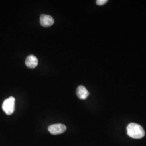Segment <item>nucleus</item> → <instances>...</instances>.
<instances>
[{"label": "nucleus", "mask_w": 146, "mask_h": 146, "mask_svg": "<svg viewBox=\"0 0 146 146\" xmlns=\"http://www.w3.org/2000/svg\"><path fill=\"white\" fill-rule=\"evenodd\" d=\"M127 134L135 139H140L145 135V131L142 126L135 123H129L127 127Z\"/></svg>", "instance_id": "nucleus-1"}, {"label": "nucleus", "mask_w": 146, "mask_h": 146, "mask_svg": "<svg viewBox=\"0 0 146 146\" xmlns=\"http://www.w3.org/2000/svg\"><path fill=\"white\" fill-rule=\"evenodd\" d=\"M15 99L13 96H11L3 101L2 108L7 115H11L15 110Z\"/></svg>", "instance_id": "nucleus-2"}, {"label": "nucleus", "mask_w": 146, "mask_h": 146, "mask_svg": "<svg viewBox=\"0 0 146 146\" xmlns=\"http://www.w3.org/2000/svg\"><path fill=\"white\" fill-rule=\"evenodd\" d=\"M66 126L63 124H54L48 127V131L52 135H58L63 133L66 131Z\"/></svg>", "instance_id": "nucleus-3"}, {"label": "nucleus", "mask_w": 146, "mask_h": 146, "mask_svg": "<svg viewBox=\"0 0 146 146\" xmlns=\"http://www.w3.org/2000/svg\"><path fill=\"white\" fill-rule=\"evenodd\" d=\"M40 23L43 27H49L54 23V20L51 16L42 14L40 17Z\"/></svg>", "instance_id": "nucleus-4"}, {"label": "nucleus", "mask_w": 146, "mask_h": 146, "mask_svg": "<svg viewBox=\"0 0 146 146\" xmlns=\"http://www.w3.org/2000/svg\"><path fill=\"white\" fill-rule=\"evenodd\" d=\"M76 95L80 99H86L89 95L88 90L84 86H80L76 89Z\"/></svg>", "instance_id": "nucleus-5"}, {"label": "nucleus", "mask_w": 146, "mask_h": 146, "mask_svg": "<svg viewBox=\"0 0 146 146\" xmlns=\"http://www.w3.org/2000/svg\"><path fill=\"white\" fill-rule=\"evenodd\" d=\"M38 59L33 55H31L27 58L26 60V65L28 68L33 69L36 67L38 65Z\"/></svg>", "instance_id": "nucleus-6"}, {"label": "nucleus", "mask_w": 146, "mask_h": 146, "mask_svg": "<svg viewBox=\"0 0 146 146\" xmlns=\"http://www.w3.org/2000/svg\"><path fill=\"white\" fill-rule=\"evenodd\" d=\"M108 1L107 0H98L96 1V4L99 5H102L106 4Z\"/></svg>", "instance_id": "nucleus-7"}]
</instances>
